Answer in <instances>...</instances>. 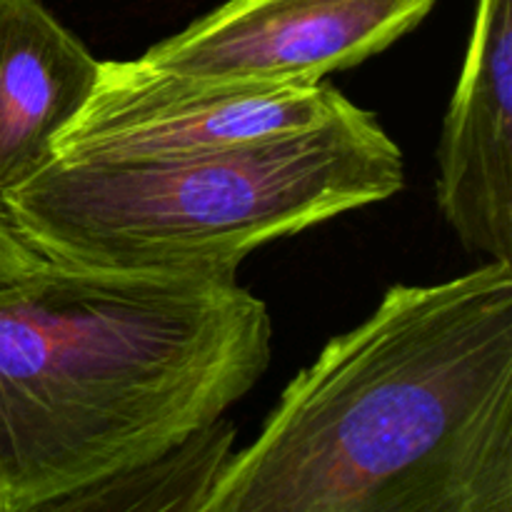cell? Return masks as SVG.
Masks as SVG:
<instances>
[{
    "label": "cell",
    "mask_w": 512,
    "mask_h": 512,
    "mask_svg": "<svg viewBox=\"0 0 512 512\" xmlns=\"http://www.w3.org/2000/svg\"><path fill=\"white\" fill-rule=\"evenodd\" d=\"M203 512H512V263L393 285L285 385Z\"/></svg>",
    "instance_id": "6da1fadb"
},
{
    "label": "cell",
    "mask_w": 512,
    "mask_h": 512,
    "mask_svg": "<svg viewBox=\"0 0 512 512\" xmlns=\"http://www.w3.org/2000/svg\"><path fill=\"white\" fill-rule=\"evenodd\" d=\"M273 360L238 275L48 260L0 283V512H58L223 418Z\"/></svg>",
    "instance_id": "7a4b0ae2"
},
{
    "label": "cell",
    "mask_w": 512,
    "mask_h": 512,
    "mask_svg": "<svg viewBox=\"0 0 512 512\" xmlns=\"http://www.w3.org/2000/svg\"><path fill=\"white\" fill-rule=\"evenodd\" d=\"M403 183L398 143L350 103L315 128L253 143L55 158L0 193V213L58 263L238 275L260 245L393 198Z\"/></svg>",
    "instance_id": "3957f363"
},
{
    "label": "cell",
    "mask_w": 512,
    "mask_h": 512,
    "mask_svg": "<svg viewBox=\"0 0 512 512\" xmlns=\"http://www.w3.org/2000/svg\"><path fill=\"white\" fill-rule=\"evenodd\" d=\"M350 100L328 83L200 78L143 60H100L88 103L53 145L58 160L153 158L315 128Z\"/></svg>",
    "instance_id": "277c9868"
},
{
    "label": "cell",
    "mask_w": 512,
    "mask_h": 512,
    "mask_svg": "<svg viewBox=\"0 0 512 512\" xmlns=\"http://www.w3.org/2000/svg\"><path fill=\"white\" fill-rule=\"evenodd\" d=\"M435 0H225L140 55L200 78L320 83L418 28Z\"/></svg>",
    "instance_id": "5b68a950"
},
{
    "label": "cell",
    "mask_w": 512,
    "mask_h": 512,
    "mask_svg": "<svg viewBox=\"0 0 512 512\" xmlns=\"http://www.w3.org/2000/svg\"><path fill=\"white\" fill-rule=\"evenodd\" d=\"M435 190L465 250L512 263V0H478Z\"/></svg>",
    "instance_id": "8992f818"
},
{
    "label": "cell",
    "mask_w": 512,
    "mask_h": 512,
    "mask_svg": "<svg viewBox=\"0 0 512 512\" xmlns=\"http://www.w3.org/2000/svg\"><path fill=\"white\" fill-rule=\"evenodd\" d=\"M98 73L100 60L38 0H0V193L53 163Z\"/></svg>",
    "instance_id": "52a82bcc"
},
{
    "label": "cell",
    "mask_w": 512,
    "mask_h": 512,
    "mask_svg": "<svg viewBox=\"0 0 512 512\" xmlns=\"http://www.w3.org/2000/svg\"><path fill=\"white\" fill-rule=\"evenodd\" d=\"M235 428L218 418L150 463L65 500L58 512H203L233 458Z\"/></svg>",
    "instance_id": "ba28073f"
},
{
    "label": "cell",
    "mask_w": 512,
    "mask_h": 512,
    "mask_svg": "<svg viewBox=\"0 0 512 512\" xmlns=\"http://www.w3.org/2000/svg\"><path fill=\"white\" fill-rule=\"evenodd\" d=\"M43 260V255L35 253L0 213V283L23 278L30 270L38 268Z\"/></svg>",
    "instance_id": "9c48e42d"
}]
</instances>
